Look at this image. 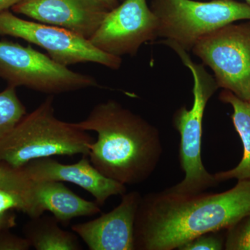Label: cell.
Segmentation results:
<instances>
[{
	"mask_svg": "<svg viewBox=\"0 0 250 250\" xmlns=\"http://www.w3.org/2000/svg\"><path fill=\"white\" fill-rule=\"evenodd\" d=\"M249 213L250 179L220 193L151 192L138 207L135 250H178L203 233L228 229Z\"/></svg>",
	"mask_w": 250,
	"mask_h": 250,
	"instance_id": "cell-1",
	"label": "cell"
},
{
	"mask_svg": "<svg viewBox=\"0 0 250 250\" xmlns=\"http://www.w3.org/2000/svg\"><path fill=\"white\" fill-rule=\"evenodd\" d=\"M75 125L98 134L88 153L94 167L124 185L146 182L161 160L163 146L157 128L115 100L98 104Z\"/></svg>",
	"mask_w": 250,
	"mask_h": 250,
	"instance_id": "cell-2",
	"label": "cell"
},
{
	"mask_svg": "<svg viewBox=\"0 0 250 250\" xmlns=\"http://www.w3.org/2000/svg\"><path fill=\"white\" fill-rule=\"evenodd\" d=\"M53 102V96L48 97L0 141V165L21 169L36 159L88 155L94 139L75 123L57 118Z\"/></svg>",
	"mask_w": 250,
	"mask_h": 250,
	"instance_id": "cell-3",
	"label": "cell"
},
{
	"mask_svg": "<svg viewBox=\"0 0 250 250\" xmlns=\"http://www.w3.org/2000/svg\"><path fill=\"white\" fill-rule=\"evenodd\" d=\"M178 55L193 78V103L188 109L179 108L172 117V125L180 134L179 158L184 172L182 182L167 188L169 191L182 195H196L216 187L214 174L207 170L202 160V122L207 103L218 89L214 77L206 70L203 63L194 62L188 51L168 41H163Z\"/></svg>",
	"mask_w": 250,
	"mask_h": 250,
	"instance_id": "cell-4",
	"label": "cell"
},
{
	"mask_svg": "<svg viewBox=\"0 0 250 250\" xmlns=\"http://www.w3.org/2000/svg\"><path fill=\"white\" fill-rule=\"evenodd\" d=\"M151 9L159 21L158 38L185 50L202 36L219 28L250 21V6L236 0H151Z\"/></svg>",
	"mask_w": 250,
	"mask_h": 250,
	"instance_id": "cell-5",
	"label": "cell"
},
{
	"mask_svg": "<svg viewBox=\"0 0 250 250\" xmlns=\"http://www.w3.org/2000/svg\"><path fill=\"white\" fill-rule=\"evenodd\" d=\"M0 78L8 85L54 95L99 87L90 75L72 71L31 45L0 40Z\"/></svg>",
	"mask_w": 250,
	"mask_h": 250,
	"instance_id": "cell-6",
	"label": "cell"
},
{
	"mask_svg": "<svg viewBox=\"0 0 250 250\" xmlns=\"http://www.w3.org/2000/svg\"><path fill=\"white\" fill-rule=\"evenodd\" d=\"M191 52L211 69L219 88L250 101V21L230 23L208 33Z\"/></svg>",
	"mask_w": 250,
	"mask_h": 250,
	"instance_id": "cell-7",
	"label": "cell"
},
{
	"mask_svg": "<svg viewBox=\"0 0 250 250\" xmlns=\"http://www.w3.org/2000/svg\"><path fill=\"white\" fill-rule=\"evenodd\" d=\"M0 36L18 38L39 46L64 66L94 62L118 70L123 63L121 57L100 50L88 39L63 28L21 19L9 10L0 13Z\"/></svg>",
	"mask_w": 250,
	"mask_h": 250,
	"instance_id": "cell-8",
	"label": "cell"
},
{
	"mask_svg": "<svg viewBox=\"0 0 250 250\" xmlns=\"http://www.w3.org/2000/svg\"><path fill=\"white\" fill-rule=\"evenodd\" d=\"M158 29L159 21L147 0H123L108 11L89 41L112 55L134 57L143 44L157 39Z\"/></svg>",
	"mask_w": 250,
	"mask_h": 250,
	"instance_id": "cell-9",
	"label": "cell"
},
{
	"mask_svg": "<svg viewBox=\"0 0 250 250\" xmlns=\"http://www.w3.org/2000/svg\"><path fill=\"white\" fill-rule=\"evenodd\" d=\"M11 9L15 14L63 28L88 40L108 12L98 0H22Z\"/></svg>",
	"mask_w": 250,
	"mask_h": 250,
	"instance_id": "cell-10",
	"label": "cell"
},
{
	"mask_svg": "<svg viewBox=\"0 0 250 250\" xmlns=\"http://www.w3.org/2000/svg\"><path fill=\"white\" fill-rule=\"evenodd\" d=\"M141 198L139 192H126L111 211L75 224L71 229L90 250H135V220Z\"/></svg>",
	"mask_w": 250,
	"mask_h": 250,
	"instance_id": "cell-11",
	"label": "cell"
},
{
	"mask_svg": "<svg viewBox=\"0 0 250 250\" xmlns=\"http://www.w3.org/2000/svg\"><path fill=\"white\" fill-rule=\"evenodd\" d=\"M32 181L69 182L91 194L98 205L103 206L109 197L123 195L126 191L124 184L104 175L94 167L88 155H82L78 162L64 164L52 157L36 159L22 167Z\"/></svg>",
	"mask_w": 250,
	"mask_h": 250,
	"instance_id": "cell-12",
	"label": "cell"
},
{
	"mask_svg": "<svg viewBox=\"0 0 250 250\" xmlns=\"http://www.w3.org/2000/svg\"><path fill=\"white\" fill-rule=\"evenodd\" d=\"M31 207L29 218H36L49 211L64 226L72 219L101 213L100 206L95 201L82 198L57 181H33Z\"/></svg>",
	"mask_w": 250,
	"mask_h": 250,
	"instance_id": "cell-13",
	"label": "cell"
},
{
	"mask_svg": "<svg viewBox=\"0 0 250 250\" xmlns=\"http://www.w3.org/2000/svg\"><path fill=\"white\" fill-rule=\"evenodd\" d=\"M219 100L231 105L233 108L231 121L243 143V154L236 167L214 174L215 178L219 183L231 179L238 181L250 179V103L224 89L219 95Z\"/></svg>",
	"mask_w": 250,
	"mask_h": 250,
	"instance_id": "cell-14",
	"label": "cell"
},
{
	"mask_svg": "<svg viewBox=\"0 0 250 250\" xmlns=\"http://www.w3.org/2000/svg\"><path fill=\"white\" fill-rule=\"evenodd\" d=\"M59 224L53 215L31 218L23 229L24 238L36 250H82L76 233L62 229Z\"/></svg>",
	"mask_w": 250,
	"mask_h": 250,
	"instance_id": "cell-15",
	"label": "cell"
},
{
	"mask_svg": "<svg viewBox=\"0 0 250 250\" xmlns=\"http://www.w3.org/2000/svg\"><path fill=\"white\" fill-rule=\"evenodd\" d=\"M26 114L25 106L18 98L16 87L8 85L0 92V141Z\"/></svg>",
	"mask_w": 250,
	"mask_h": 250,
	"instance_id": "cell-16",
	"label": "cell"
},
{
	"mask_svg": "<svg viewBox=\"0 0 250 250\" xmlns=\"http://www.w3.org/2000/svg\"><path fill=\"white\" fill-rule=\"evenodd\" d=\"M33 181L22 169H14L0 165V188L19 192L27 197L31 205Z\"/></svg>",
	"mask_w": 250,
	"mask_h": 250,
	"instance_id": "cell-17",
	"label": "cell"
},
{
	"mask_svg": "<svg viewBox=\"0 0 250 250\" xmlns=\"http://www.w3.org/2000/svg\"><path fill=\"white\" fill-rule=\"evenodd\" d=\"M226 230L225 250H250V213Z\"/></svg>",
	"mask_w": 250,
	"mask_h": 250,
	"instance_id": "cell-18",
	"label": "cell"
},
{
	"mask_svg": "<svg viewBox=\"0 0 250 250\" xmlns=\"http://www.w3.org/2000/svg\"><path fill=\"white\" fill-rule=\"evenodd\" d=\"M225 234L220 231L203 233L181 246L179 250H225Z\"/></svg>",
	"mask_w": 250,
	"mask_h": 250,
	"instance_id": "cell-19",
	"label": "cell"
},
{
	"mask_svg": "<svg viewBox=\"0 0 250 250\" xmlns=\"http://www.w3.org/2000/svg\"><path fill=\"white\" fill-rule=\"evenodd\" d=\"M18 210L30 216L31 205L29 199L19 192L0 188V213Z\"/></svg>",
	"mask_w": 250,
	"mask_h": 250,
	"instance_id": "cell-20",
	"label": "cell"
},
{
	"mask_svg": "<svg viewBox=\"0 0 250 250\" xmlns=\"http://www.w3.org/2000/svg\"><path fill=\"white\" fill-rule=\"evenodd\" d=\"M9 229H0V250H27L30 243L25 238L13 234Z\"/></svg>",
	"mask_w": 250,
	"mask_h": 250,
	"instance_id": "cell-21",
	"label": "cell"
},
{
	"mask_svg": "<svg viewBox=\"0 0 250 250\" xmlns=\"http://www.w3.org/2000/svg\"><path fill=\"white\" fill-rule=\"evenodd\" d=\"M16 225V216L12 211L0 213V229H10Z\"/></svg>",
	"mask_w": 250,
	"mask_h": 250,
	"instance_id": "cell-22",
	"label": "cell"
},
{
	"mask_svg": "<svg viewBox=\"0 0 250 250\" xmlns=\"http://www.w3.org/2000/svg\"><path fill=\"white\" fill-rule=\"evenodd\" d=\"M98 1L104 9L109 11L118 6L123 0H98Z\"/></svg>",
	"mask_w": 250,
	"mask_h": 250,
	"instance_id": "cell-23",
	"label": "cell"
},
{
	"mask_svg": "<svg viewBox=\"0 0 250 250\" xmlns=\"http://www.w3.org/2000/svg\"><path fill=\"white\" fill-rule=\"evenodd\" d=\"M22 0H0V13L11 9L14 5Z\"/></svg>",
	"mask_w": 250,
	"mask_h": 250,
	"instance_id": "cell-24",
	"label": "cell"
},
{
	"mask_svg": "<svg viewBox=\"0 0 250 250\" xmlns=\"http://www.w3.org/2000/svg\"><path fill=\"white\" fill-rule=\"evenodd\" d=\"M246 1V3L250 6V0H245Z\"/></svg>",
	"mask_w": 250,
	"mask_h": 250,
	"instance_id": "cell-25",
	"label": "cell"
},
{
	"mask_svg": "<svg viewBox=\"0 0 250 250\" xmlns=\"http://www.w3.org/2000/svg\"></svg>",
	"mask_w": 250,
	"mask_h": 250,
	"instance_id": "cell-26",
	"label": "cell"
}]
</instances>
